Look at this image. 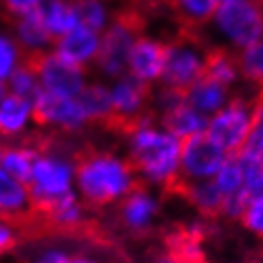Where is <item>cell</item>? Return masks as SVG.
Returning <instances> with one entry per match:
<instances>
[{
  "mask_svg": "<svg viewBox=\"0 0 263 263\" xmlns=\"http://www.w3.org/2000/svg\"><path fill=\"white\" fill-rule=\"evenodd\" d=\"M20 240V223L0 217V256L15 248Z\"/></svg>",
  "mask_w": 263,
  "mask_h": 263,
  "instance_id": "36",
  "label": "cell"
},
{
  "mask_svg": "<svg viewBox=\"0 0 263 263\" xmlns=\"http://www.w3.org/2000/svg\"><path fill=\"white\" fill-rule=\"evenodd\" d=\"M242 227L254 237L263 238V197H252L246 202L242 216L238 219Z\"/></svg>",
  "mask_w": 263,
  "mask_h": 263,
  "instance_id": "34",
  "label": "cell"
},
{
  "mask_svg": "<svg viewBox=\"0 0 263 263\" xmlns=\"http://www.w3.org/2000/svg\"><path fill=\"white\" fill-rule=\"evenodd\" d=\"M8 92L13 96H20V98L34 99V96L40 92V82L39 74L34 69L33 61L25 60L15 71L12 72V77L6 80Z\"/></svg>",
  "mask_w": 263,
  "mask_h": 263,
  "instance_id": "31",
  "label": "cell"
},
{
  "mask_svg": "<svg viewBox=\"0 0 263 263\" xmlns=\"http://www.w3.org/2000/svg\"><path fill=\"white\" fill-rule=\"evenodd\" d=\"M170 256L183 263H206L202 250V238L195 237L185 229L170 238Z\"/></svg>",
  "mask_w": 263,
  "mask_h": 263,
  "instance_id": "32",
  "label": "cell"
},
{
  "mask_svg": "<svg viewBox=\"0 0 263 263\" xmlns=\"http://www.w3.org/2000/svg\"><path fill=\"white\" fill-rule=\"evenodd\" d=\"M39 13L53 40L79 25L74 0H44L39 8Z\"/></svg>",
  "mask_w": 263,
  "mask_h": 263,
  "instance_id": "23",
  "label": "cell"
},
{
  "mask_svg": "<svg viewBox=\"0 0 263 263\" xmlns=\"http://www.w3.org/2000/svg\"><path fill=\"white\" fill-rule=\"evenodd\" d=\"M27 60L21 46L12 33L0 31V82L6 84V80L12 77V72Z\"/></svg>",
  "mask_w": 263,
  "mask_h": 263,
  "instance_id": "33",
  "label": "cell"
},
{
  "mask_svg": "<svg viewBox=\"0 0 263 263\" xmlns=\"http://www.w3.org/2000/svg\"><path fill=\"white\" fill-rule=\"evenodd\" d=\"M126 153L139 183L160 191H178L181 139L158 124L153 115L124 130Z\"/></svg>",
  "mask_w": 263,
  "mask_h": 263,
  "instance_id": "1",
  "label": "cell"
},
{
  "mask_svg": "<svg viewBox=\"0 0 263 263\" xmlns=\"http://www.w3.org/2000/svg\"><path fill=\"white\" fill-rule=\"evenodd\" d=\"M79 101L90 120V124H111L112 103L109 82L101 79L88 80L84 90L79 93Z\"/></svg>",
  "mask_w": 263,
  "mask_h": 263,
  "instance_id": "21",
  "label": "cell"
},
{
  "mask_svg": "<svg viewBox=\"0 0 263 263\" xmlns=\"http://www.w3.org/2000/svg\"><path fill=\"white\" fill-rule=\"evenodd\" d=\"M31 216H34V210L29 185L0 170V217L20 223Z\"/></svg>",
  "mask_w": 263,
  "mask_h": 263,
  "instance_id": "17",
  "label": "cell"
},
{
  "mask_svg": "<svg viewBox=\"0 0 263 263\" xmlns=\"http://www.w3.org/2000/svg\"><path fill=\"white\" fill-rule=\"evenodd\" d=\"M0 153H2V147H0Z\"/></svg>",
  "mask_w": 263,
  "mask_h": 263,
  "instance_id": "45",
  "label": "cell"
},
{
  "mask_svg": "<svg viewBox=\"0 0 263 263\" xmlns=\"http://www.w3.org/2000/svg\"><path fill=\"white\" fill-rule=\"evenodd\" d=\"M244 172V193L252 197H263V164L238 155Z\"/></svg>",
  "mask_w": 263,
  "mask_h": 263,
  "instance_id": "35",
  "label": "cell"
},
{
  "mask_svg": "<svg viewBox=\"0 0 263 263\" xmlns=\"http://www.w3.org/2000/svg\"><path fill=\"white\" fill-rule=\"evenodd\" d=\"M166 58V42L153 34H139L128 55L126 72L143 84L155 86L160 82Z\"/></svg>",
  "mask_w": 263,
  "mask_h": 263,
  "instance_id": "12",
  "label": "cell"
},
{
  "mask_svg": "<svg viewBox=\"0 0 263 263\" xmlns=\"http://www.w3.org/2000/svg\"><path fill=\"white\" fill-rule=\"evenodd\" d=\"M183 96L185 101L193 109L202 112L204 117H212L214 112H217L229 101L231 96H233V90L204 74L202 79H198L191 88L185 90Z\"/></svg>",
  "mask_w": 263,
  "mask_h": 263,
  "instance_id": "18",
  "label": "cell"
},
{
  "mask_svg": "<svg viewBox=\"0 0 263 263\" xmlns=\"http://www.w3.org/2000/svg\"><path fill=\"white\" fill-rule=\"evenodd\" d=\"M257 93H233L219 111L208 117L204 134L227 155H238L248 138L254 117V99Z\"/></svg>",
  "mask_w": 263,
  "mask_h": 263,
  "instance_id": "5",
  "label": "cell"
},
{
  "mask_svg": "<svg viewBox=\"0 0 263 263\" xmlns=\"http://www.w3.org/2000/svg\"><path fill=\"white\" fill-rule=\"evenodd\" d=\"M40 217H44L48 223L55 227V229L77 231L86 223L88 206L79 197V193L74 191L71 195L61 197L60 200H55L44 214H40Z\"/></svg>",
  "mask_w": 263,
  "mask_h": 263,
  "instance_id": "20",
  "label": "cell"
},
{
  "mask_svg": "<svg viewBox=\"0 0 263 263\" xmlns=\"http://www.w3.org/2000/svg\"><path fill=\"white\" fill-rule=\"evenodd\" d=\"M39 153L40 147L29 143L2 147V153H0V170H4L6 174H10V176L27 183Z\"/></svg>",
  "mask_w": 263,
  "mask_h": 263,
  "instance_id": "24",
  "label": "cell"
},
{
  "mask_svg": "<svg viewBox=\"0 0 263 263\" xmlns=\"http://www.w3.org/2000/svg\"><path fill=\"white\" fill-rule=\"evenodd\" d=\"M208 52L210 50H206L202 42L191 34H183L166 42L164 69L158 84L185 92L204 77Z\"/></svg>",
  "mask_w": 263,
  "mask_h": 263,
  "instance_id": "6",
  "label": "cell"
},
{
  "mask_svg": "<svg viewBox=\"0 0 263 263\" xmlns=\"http://www.w3.org/2000/svg\"><path fill=\"white\" fill-rule=\"evenodd\" d=\"M34 120L36 126H44L61 134H80L90 120L80 105L79 96H55L46 90H40L33 99Z\"/></svg>",
  "mask_w": 263,
  "mask_h": 263,
  "instance_id": "8",
  "label": "cell"
},
{
  "mask_svg": "<svg viewBox=\"0 0 263 263\" xmlns=\"http://www.w3.org/2000/svg\"><path fill=\"white\" fill-rule=\"evenodd\" d=\"M139 185L128 158L111 151H90L77 158L74 191L90 208L119 204Z\"/></svg>",
  "mask_w": 263,
  "mask_h": 263,
  "instance_id": "2",
  "label": "cell"
},
{
  "mask_svg": "<svg viewBox=\"0 0 263 263\" xmlns=\"http://www.w3.org/2000/svg\"><path fill=\"white\" fill-rule=\"evenodd\" d=\"M227 157L229 155L223 149H219L206 134L183 139L179 160V185L212 179Z\"/></svg>",
  "mask_w": 263,
  "mask_h": 263,
  "instance_id": "10",
  "label": "cell"
},
{
  "mask_svg": "<svg viewBox=\"0 0 263 263\" xmlns=\"http://www.w3.org/2000/svg\"><path fill=\"white\" fill-rule=\"evenodd\" d=\"M257 2H259V4H263V0H257Z\"/></svg>",
  "mask_w": 263,
  "mask_h": 263,
  "instance_id": "44",
  "label": "cell"
},
{
  "mask_svg": "<svg viewBox=\"0 0 263 263\" xmlns=\"http://www.w3.org/2000/svg\"><path fill=\"white\" fill-rule=\"evenodd\" d=\"M31 61L39 74L40 90H46L55 96L77 98L90 80L88 69H82V67H77L69 61L61 60L53 50L42 53Z\"/></svg>",
  "mask_w": 263,
  "mask_h": 263,
  "instance_id": "11",
  "label": "cell"
},
{
  "mask_svg": "<svg viewBox=\"0 0 263 263\" xmlns=\"http://www.w3.org/2000/svg\"><path fill=\"white\" fill-rule=\"evenodd\" d=\"M44 0H0V10L10 15L12 20L20 17L23 13L34 12L42 6Z\"/></svg>",
  "mask_w": 263,
  "mask_h": 263,
  "instance_id": "37",
  "label": "cell"
},
{
  "mask_svg": "<svg viewBox=\"0 0 263 263\" xmlns=\"http://www.w3.org/2000/svg\"><path fill=\"white\" fill-rule=\"evenodd\" d=\"M160 214V198L155 189L139 183L119 202V221L130 233H147Z\"/></svg>",
  "mask_w": 263,
  "mask_h": 263,
  "instance_id": "13",
  "label": "cell"
},
{
  "mask_svg": "<svg viewBox=\"0 0 263 263\" xmlns=\"http://www.w3.org/2000/svg\"><path fill=\"white\" fill-rule=\"evenodd\" d=\"M238 155L263 164V90L254 99V117H252L250 132Z\"/></svg>",
  "mask_w": 263,
  "mask_h": 263,
  "instance_id": "29",
  "label": "cell"
},
{
  "mask_svg": "<svg viewBox=\"0 0 263 263\" xmlns=\"http://www.w3.org/2000/svg\"><path fill=\"white\" fill-rule=\"evenodd\" d=\"M178 189L183 193L185 200L191 204L202 217H217L221 214L223 195L219 193V189L212 179L181 183Z\"/></svg>",
  "mask_w": 263,
  "mask_h": 263,
  "instance_id": "22",
  "label": "cell"
},
{
  "mask_svg": "<svg viewBox=\"0 0 263 263\" xmlns=\"http://www.w3.org/2000/svg\"><path fill=\"white\" fill-rule=\"evenodd\" d=\"M72 254H69L63 248H55V246H50V248H44L36 254V257L33 259V263H69Z\"/></svg>",
  "mask_w": 263,
  "mask_h": 263,
  "instance_id": "39",
  "label": "cell"
},
{
  "mask_svg": "<svg viewBox=\"0 0 263 263\" xmlns=\"http://www.w3.org/2000/svg\"><path fill=\"white\" fill-rule=\"evenodd\" d=\"M240 80L252 92L263 90V39L237 52Z\"/></svg>",
  "mask_w": 263,
  "mask_h": 263,
  "instance_id": "27",
  "label": "cell"
},
{
  "mask_svg": "<svg viewBox=\"0 0 263 263\" xmlns=\"http://www.w3.org/2000/svg\"><path fill=\"white\" fill-rule=\"evenodd\" d=\"M12 34L27 55V60H34L53 48V36L44 25L39 10L15 17L12 25Z\"/></svg>",
  "mask_w": 263,
  "mask_h": 263,
  "instance_id": "15",
  "label": "cell"
},
{
  "mask_svg": "<svg viewBox=\"0 0 263 263\" xmlns=\"http://www.w3.org/2000/svg\"><path fill=\"white\" fill-rule=\"evenodd\" d=\"M206 77L217 80L219 84L227 86L231 90H235L242 80H240V71H238L237 53L223 50V48H214L208 52L206 60Z\"/></svg>",
  "mask_w": 263,
  "mask_h": 263,
  "instance_id": "25",
  "label": "cell"
},
{
  "mask_svg": "<svg viewBox=\"0 0 263 263\" xmlns=\"http://www.w3.org/2000/svg\"><path fill=\"white\" fill-rule=\"evenodd\" d=\"M217 2H219V4H221V2H231V0H217Z\"/></svg>",
  "mask_w": 263,
  "mask_h": 263,
  "instance_id": "43",
  "label": "cell"
},
{
  "mask_svg": "<svg viewBox=\"0 0 263 263\" xmlns=\"http://www.w3.org/2000/svg\"><path fill=\"white\" fill-rule=\"evenodd\" d=\"M79 25L103 33L109 23L119 15V8L115 0H74Z\"/></svg>",
  "mask_w": 263,
  "mask_h": 263,
  "instance_id": "26",
  "label": "cell"
},
{
  "mask_svg": "<svg viewBox=\"0 0 263 263\" xmlns=\"http://www.w3.org/2000/svg\"><path fill=\"white\" fill-rule=\"evenodd\" d=\"M153 263H183V261H179L178 257H174V256H164V257H158V259H155Z\"/></svg>",
  "mask_w": 263,
  "mask_h": 263,
  "instance_id": "41",
  "label": "cell"
},
{
  "mask_svg": "<svg viewBox=\"0 0 263 263\" xmlns=\"http://www.w3.org/2000/svg\"><path fill=\"white\" fill-rule=\"evenodd\" d=\"M69 263H99V261L92 256H86V254H72Z\"/></svg>",
  "mask_w": 263,
  "mask_h": 263,
  "instance_id": "40",
  "label": "cell"
},
{
  "mask_svg": "<svg viewBox=\"0 0 263 263\" xmlns=\"http://www.w3.org/2000/svg\"><path fill=\"white\" fill-rule=\"evenodd\" d=\"M99 46H101V33L84 25H77L69 33L53 40L52 50L61 60L82 69H90L98 60Z\"/></svg>",
  "mask_w": 263,
  "mask_h": 263,
  "instance_id": "14",
  "label": "cell"
},
{
  "mask_svg": "<svg viewBox=\"0 0 263 263\" xmlns=\"http://www.w3.org/2000/svg\"><path fill=\"white\" fill-rule=\"evenodd\" d=\"M204 29H208L217 48L237 53L263 39V4L257 0L221 2Z\"/></svg>",
  "mask_w": 263,
  "mask_h": 263,
  "instance_id": "3",
  "label": "cell"
},
{
  "mask_svg": "<svg viewBox=\"0 0 263 263\" xmlns=\"http://www.w3.org/2000/svg\"><path fill=\"white\" fill-rule=\"evenodd\" d=\"M112 103L111 126L126 130L134 122L151 115V86L130 77L128 72L109 82Z\"/></svg>",
  "mask_w": 263,
  "mask_h": 263,
  "instance_id": "9",
  "label": "cell"
},
{
  "mask_svg": "<svg viewBox=\"0 0 263 263\" xmlns=\"http://www.w3.org/2000/svg\"><path fill=\"white\" fill-rule=\"evenodd\" d=\"M246 202H248V195L244 191L235 193V195H229V197L223 198V204H221V214L219 216L227 217V219H240L244 208H246Z\"/></svg>",
  "mask_w": 263,
  "mask_h": 263,
  "instance_id": "38",
  "label": "cell"
},
{
  "mask_svg": "<svg viewBox=\"0 0 263 263\" xmlns=\"http://www.w3.org/2000/svg\"><path fill=\"white\" fill-rule=\"evenodd\" d=\"M217 4V0H172V10L187 27L202 29L212 20Z\"/></svg>",
  "mask_w": 263,
  "mask_h": 263,
  "instance_id": "28",
  "label": "cell"
},
{
  "mask_svg": "<svg viewBox=\"0 0 263 263\" xmlns=\"http://www.w3.org/2000/svg\"><path fill=\"white\" fill-rule=\"evenodd\" d=\"M139 34H141V25L130 13L120 12L109 23V27L101 33V46L98 60L93 63L99 79L111 82L126 74L128 55Z\"/></svg>",
  "mask_w": 263,
  "mask_h": 263,
  "instance_id": "7",
  "label": "cell"
},
{
  "mask_svg": "<svg viewBox=\"0 0 263 263\" xmlns=\"http://www.w3.org/2000/svg\"><path fill=\"white\" fill-rule=\"evenodd\" d=\"M8 93V88H6V84L4 82H0V101H2V98Z\"/></svg>",
  "mask_w": 263,
  "mask_h": 263,
  "instance_id": "42",
  "label": "cell"
},
{
  "mask_svg": "<svg viewBox=\"0 0 263 263\" xmlns=\"http://www.w3.org/2000/svg\"><path fill=\"white\" fill-rule=\"evenodd\" d=\"M157 122L183 141V139H189L193 136L204 134L206 124H208V117H204L202 112L193 109L183 99L179 105L172 107L170 111L158 115Z\"/></svg>",
  "mask_w": 263,
  "mask_h": 263,
  "instance_id": "19",
  "label": "cell"
},
{
  "mask_svg": "<svg viewBox=\"0 0 263 263\" xmlns=\"http://www.w3.org/2000/svg\"><path fill=\"white\" fill-rule=\"evenodd\" d=\"M74 178H77V158L72 160L63 153L40 149L27 181L34 216L44 214L61 197L74 193Z\"/></svg>",
  "mask_w": 263,
  "mask_h": 263,
  "instance_id": "4",
  "label": "cell"
},
{
  "mask_svg": "<svg viewBox=\"0 0 263 263\" xmlns=\"http://www.w3.org/2000/svg\"><path fill=\"white\" fill-rule=\"evenodd\" d=\"M212 181L216 183V187L223 195V198L244 191V172L238 155H229L225 158V162L217 170L216 176L212 178Z\"/></svg>",
  "mask_w": 263,
  "mask_h": 263,
  "instance_id": "30",
  "label": "cell"
},
{
  "mask_svg": "<svg viewBox=\"0 0 263 263\" xmlns=\"http://www.w3.org/2000/svg\"><path fill=\"white\" fill-rule=\"evenodd\" d=\"M33 124H36L33 99L20 98L8 92L0 101V138H21L33 128Z\"/></svg>",
  "mask_w": 263,
  "mask_h": 263,
  "instance_id": "16",
  "label": "cell"
}]
</instances>
